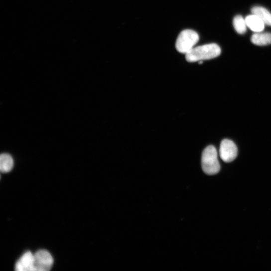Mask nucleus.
I'll use <instances>...</instances> for the list:
<instances>
[{
  "instance_id": "f257e3e1",
  "label": "nucleus",
  "mask_w": 271,
  "mask_h": 271,
  "mask_svg": "<svg viewBox=\"0 0 271 271\" xmlns=\"http://www.w3.org/2000/svg\"><path fill=\"white\" fill-rule=\"evenodd\" d=\"M221 53L220 46L215 43L194 47L186 55V59L189 62L209 60L219 56Z\"/></svg>"
},
{
  "instance_id": "f03ea898",
  "label": "nucleus",
  "mask_w": 271,
  "mask_h": 271,
  "mask_svg": "<svg viewBox=\"0 0 271 271\" xmlns=\"http://www.w3.org/2000/svg\"><path fill=\"white\" fill-rule=\"evenodd\" d=\"M203 171L208 175H215L220 170V165L218 158L216 149L210 146L203 151L201 159Z\"/></svg>"
},
{
  "instance_id": "7ed1b4c3",
  "label": "nucleus",
  "mask_w": 271,
  "mask_h": 271,
  "mask_svg": "<svg viewBox=\"0 0 271 271\" xmlns=\"http://www.w3.org/2000/svg\"><path fill=\"white\" fill-rule=\"evenodd\" d=\"M198 34L192 30H185L179 35L176 42V48L180 53L186 54L199 41Z\"/></svg>"
},
{
  "instance_id": "20e7f679",
  "label": "nucleus",
  "mask_w": 271,
  "mask_h": 271,
  "mask_svg": "<svg viewBox=\"0 0 271 271\" xmlns=\"http://www.w3.org/2000/svg\"><path fill=\"white\" fill-rule=\"evenodd\" d=\"M35 271H48L53 264V258L51 254L46 250H40L35 254Z\"/></svg>"
},
{
  "instance_id": "39448f33",
  "label": "nucleus",
  "mask_w": 271,
  "mask_h": 271,
  "mask_svg": "<svg viewBox=\"0 0 271 271\" xmlns=\"http://www.w3.org/2000/svg\"><path fill=\"white\" fill-rule=\"evenodd\" d=\"M238 149L235 143L231 140H224L220 146V155L222 160L226 163L233 161L237 157Z\"/></svg>"
},
{
  "instance_id": "423d86ee",
  "label": "nucleus",
  "mask_w": 271,
  "mask_h": 271,
  "mask_svg": "<svg viewBox=\"0 0 271 271\" xmlns=\"http://www.w3.org/2000/svg\"><path fill=\"white\" fill-rule=\"evenodd\" d=\"M34 254L30 251L25 252L16 262L15 270L17 271H35Z\"/></svg>"
},
{
  "instance_id": "0eeeda50",
  "label": "nucleus",
  "mask_w": 271,
  "mask_h": 271,
  "mask_svg": "<svg viewBox=\"0 0 271 271\" xmlns=\"http://www.w3.org/2000/svg\"><path fill=\"white\" fill-rule=\"evenodd\" d=\"M245 21L247 27L253 32H261L264 29L265 24L256 15L253 14L247 16L245 18Z\"/></svg>"
},
{
  "instance_id": "6e6552de",
  "label": "nucleus",
  "mask_w": 271,
  "mask_h": 271,
  "mask_svg": "<svg viewBox=\"0 0 271 271\" xmlns=\"http://www.w3.org/2000/svg\"><path fill=\"white\" fill-rule=\"evenodd\" d=\"M14 162L12 156L8 154H3L0 157V170L1 172L6 173L13 168Z\"/></svg>"
},
{
  "instance_id": "1a4fd4ad",
  "label": "nucleus",
  "mask_w": 271,
  "mask_h": 271,
  "mask_svg": "<svg viewBox=\"0 0 271 271\" xmlns=\"http://www.w3.org/2000/svg\"><path fill=\"white\" fill-rule=\"evenodd\" d=\"M252 14L259 17L265 25L271 26V14L266 9L261 7H255L251 10Z\"/></svg>"
},
{
  "instance_id": "9d476101",
  "label": "nucleus",
  "mask_w": 271,
  "mask_h": 271,
  "mask_svg": "<svg viewBox=\"0 0 271 271\" xmlns=\"http://www.w3.org/2000/svg\"><path fill=\"white\" fill-rule=\"evenodd\" d=\"M251 41L254 44L265 46L271 44V34L268 33H257L252 35Z\"/></svg>"
},
{
  "instance_id": "9b49d317",
  "label": "nucleus",
  "mask_w": 271,
  "mask_h": 271,
  "mask_svg": "<svg viewBox=\"0 0 271 271\" xmlns=\"http://www.w3.org/2000/svg\"><path fill=\"white\" fill-rule=\"evenodd\" d=\"M233 25L236 32L243 34L246 32V27H247L245 19L241 16H236L233 20Z\"/></svg>"
}]
</instances>
